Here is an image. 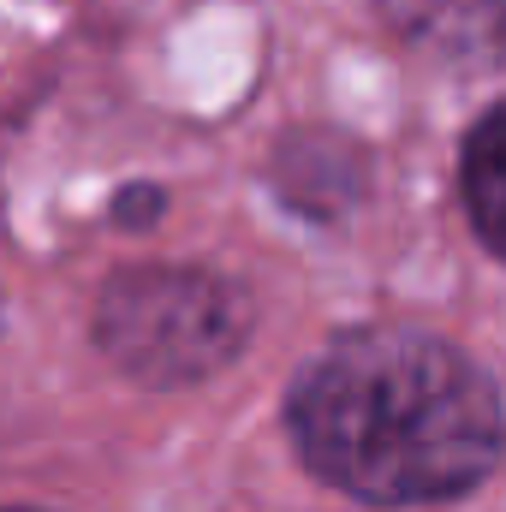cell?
<instances>
[{
    "mask_svg": "<svg viewBox=\"0 0 506 512\" xmlns=\"http://www.w3.org/2000/svg\"><path fill=\"white\" fill-rule=\"evenodd\" d=\"M304 465L370 507L471 495L506 447L495 382L435 334L358 328L322 346L286 393Z\"/></svg>",
    "mask_w": 506,
    "mask_h": 512,
    "instance_id": "1",
    "label": "cell"
},
{
    "mask_svg": "<svg viewBox=\"0 0 506 512\" xmlns=\"http://www.w3.org/2000/svg\"><path fill=\"white\" fill-rule=\"evenodd\" d=\"M96 334L143 382H197L245 340V304L203 268H137L102 292Z\"/></svg>",
    "mask_w": 506,
    "mask_h": 512,
    "instance_id": "2",
    "label": "cell"
},
{
    "mask_svg": "<svg viewBox=\"0 0 506 512\" xmlns=\"http://www.w3.org/2000/svg\"><path fill=\"white\" fill-rule=\"evenodd\" d=\"M465 209L477 239L506 262V102L465 137Z\"/></svg>",
    "mask_w": 506,
    "mask_h": 512,
    "instance_id": "3",
    "label": "cell"
}]
</instances>
